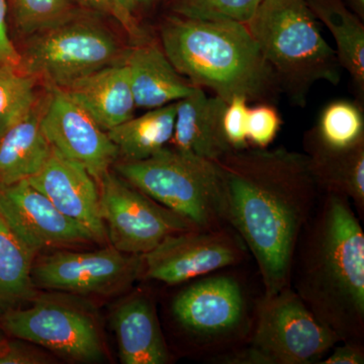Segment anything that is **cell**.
I'll use <instances>...</instances> for the list:
<instances>
[{
	"label": "cell",
	"instance_id": "1",
	"mask_svg": "<svg viewBox=\"0 0 364 364\" xmlns=\"http://www.w3.org/2000/svg\"><path fill=\"white\" fill-rule=\"evenodd\" d=\"M228 223L252 254L269 296L289 286L299 236L318 203L306 154L284 147L231 151L215 160Z\"/></svg>",
	"mask_w": 364,
	"mask_h": 364
},
{
	"label": "cell",
	"instance_id": "2",
	"mask_svg": "<svg viewBox=\"0 0 364 364\" xmlns=\"http://www.w3.org/2000/svg\"><path fill=\"white\" fill-rule=\"evenodd\" d=\"M289 287L340 342L364 339V233L350 200L324 193L306 223Z\"/></svg>",
	"mask_w": 364,
	"mask_h": 364
},
{
	"label": "cell",
	"instance_id": "3",
	"mask_svg": "<svg viewBox=\"0 0 364 364\" xmlns=\"http://www.w3.org/2000/svg\"><path fill=\"white\" fill-rule=\"evenodd\" d=\"M160 41L183 77L227 104L235 95L272 104L282 91L246 23L173 14L162 21Z\"/></svg>",
	"mask_w": 364,
	"mask_h": 364
},
{
	"label": "cell",
	"instance_id": "4",
	"mask_svg": "<svg viewBox=\"0 0 364 364\" xmlns=\"http://www.w3.org/2000/svg\"><path fill=\"white\" fill-rule=\"evenodd\" d=\"M246 26L280 90L294 105L305 107L317 81L340 82L336 51L326 42L305 0H262Z\"/></svg>",
	"mask_w": 364,
	"mask_h": 364
},
{
	"label": "cell",
	"instance_id": "5",
	"mask_svg": "<svg viewBox=\"0 0 364 364\" xmlns=\"http://www.w3.org/2000/svg\"><path fill=\"white\" fill-rule=\"evenodd\" d=\"M112 170L160 205L200 230L230 226L219 165L172 147L141 161H117Z\"/></svg>",
	"mask_w": 364,
	"mask_h": 364
},
{
	"label": "cell",
	"instance_id": "6",
	"mask_svg": "<svg viewBox=\"0 0 364 364\" xmlns=\"http://www.w3.org/2000/svg\"><path fill=\"white\" fill-rule=\"evenodd\" d=\"M337 335L309 310L291 287L261 298L247 344L213 358L227 364H312L325 358Z\"/></svg>",
	"mask_w": 364,
	"mask_h": 364
},
{
	"label": "cell",
	"instance_id": "7",
	"mask_svg": "<svg viewBox=\"0 0 364 364\" xmlns=\"http://www.w3.org/2000/svg\"><path fill=\"white\" fill-rule=\"evenodd\" d=\"M21 70L49 87L65 88L112 64L123 62V49L112 31L100 21L78 14L26 38Z\"/></svg>",
	"mask_w": 364,
	"mask_h": 364
},
{
	"label": "cell",
	"instance_id": "8",
	"mask_svg": "<svg viewBox=\"0 0 364 364\" xmlns=\"http://www.w3.org/2000/svg\"><path fill=\"white\" fill-rule=\"evenodd\" d=\"M191 282L172 299L171 315L179 329L205 353L210 352V359L240 347L253 325L240 282L215 272Z\"/></svg>",
	"mask_w": 364,
	"mask_h": 364
},
{
	"label": "cell",
	"instance_id": "9",
	"mask_svg": "<svg viewBox=\"0 0 364 364\" xmlns=\"http://www.w3.org/2000/svg\"><path fill=\"white\" fill-rule=\"evenodd\" d=\"M107 241L117 250L145 255L171 235L198 229L111 170L98 183Z\"/></svg>",
	"mask_w": 364,
	"mask_h": 364
},
{
	"label": "cell",
	"instance_id": "10",
	"mask_svg": "<svg viewBox=\"0 0 364 364\" xmlns=\"http://www.w3.org/2000/svg\"><path fill=\"white\" fill-rule=\"evenodd\" d=\"M247 247L231 226L189 230L167 237L143 256L142 277L168 286L240 264Z\"/></svg>",
	"mask_w": 364,
	"mask_h": 364
},
{
	"label": "cell",
	"instance_id": "11",
	"mask_svg": "<svg viewBox=\"0 0 364 364\" xmlns=\"http://www.w3.org/2000/svg\"><path fill=\"white\" fill-rule=\"evenodd\" d=\"M0 324L14 338L40 345L66 358L92 363L104 358L95 320L59 301L41 299L30 308L6 311Z\"/></svg>",
	"mask_w": 364,
	"mask_h": 364
},
{
	"label": "cell",
	"instance_id": "12",
	"mask_svg": "<svg viewBox=\"0 0 364 364\" xmlns=\"http://www.w3.org/2000/svg\"><path fill=\"white\" fill-rule=\"evenodd\" d=\"M143 256L109 247L88 252L59 251L33 265V284L74 294H111L142 277Z\"/></svg>",
	"mask_w": 364,
	"mask_h": 364
},
{
	"label": "cell",
	"instance_id": "13",
	"mask_svg": "<svg viewBox=\"0 0 364 364\" xmlns=\"http://www.w3.org/2000/svg\"><path fill=\"white\" fill-rule=\"evenodd\" d=\"M42 129L53 149L77 163L100 183L119 160V151L107 132L61 88L49 87Z\"/></svg>",
	"mask_w": 364,
	"mask_h": 364
},
{
	"label": "cell",
	"instance_id": "14",
	"mask_svg": "<svg viewBox=\"0 0 364 364\" xmlns=\"http://www.w3.org/2000/svg\"><path fill=\"white\" fill-rule=\"evenodd\" d=\"M0 215L35 255L97 243L90 231L62 214L28 181L0 188Z\"/></svg>",
	"mask_w": 364,
	"mask_h": 364
},
{
	"label": "cell",
	"instance_id": "15",
	"mask_svg": "<svg viewBox=\"0 0 364 364\" xmlns=\"http://www.w3.org/2000/svg\"><path fill=\"white\" fill-rule=\"evenodd\" d=\"M26 181L62 214L90 231L97 243L107 241L100 214V188L87 170L53 149L44 167Z\"/></svg>",
	"mask_w": 364,
	"mask_h": 364
},
{
	"label": "cell",
	"instance_id": "16",
	"mask_svg": "<svg viewBox=\"0 0 364 364\" xmlns=\"http://www.w3.org/2000/svg\"><path fill=\"white\" fill-rule=\"evenodd\" d=\"M226 105L222 98L210 97L196 86L191 95L176 102L171 147L213 161L233 151L223 130Z\"/></svg>",
	"mask_w": 364,
	"mask_h": 364
},
{
	"label": "cell",
	"instance_id": "17",
	"mask_svg": "<svg viewBox=\"0 0 364 364\" xmlns=\"http://www.w3.org/2000/svg\"><path fill=\"white\" fill-rule=\"evenodd\" d=\"M124 62L130 73L136 109L149 111L173 104L196 87L174 68L161 46L149 41H138L127 49Z\"/></svg>",
	"mask_w": 364,
	"mask_h": 364
},
{
	"label": "cell",
	"instance_id": "18",
	"mask_svg": "<svg viewBox=\"0 0 364 364\" xmlns=\"http://www.w3.org/2000/svg\"><path fill=\"white\" fill-rule=\"evenodd\" d=\"M63 90L105 132L135 114L130 73L124 61L79 79Z\"/></svg>",
	"mask_w": 364,
	"mask_h": 364
},
{
	"label": "cell",
	"instance_id": "19",
	"mask_svg": "<svg viewBox=\"0 0 364 364\" xmlns=\"http://www.w3.org/2000/svg\"><path fill=\"white\" fill-rule=\"evenodd\" d=\"M124 364H166L170 353L152 299L136 294L124 299L112 317Z\"/></svg>",
	"mask_w": 364,
	"mask_h": 364
},
{
	"label": "cell",
	"instance_id": "20",
	"mask_svg": "<svg viewBox=\"0 0 364 364\" xmlns=\"http://www.w3.org/2000/svg\"><path fill=\"white\" fill-rule=\"evenodd\" d=\"M46 102L39 100L21 121L0 136V188L36 176L53 148L42 129Z\"/></svg>",
	"mask_w": 364,
	"mask_h": 364
},
{
	"label": "cell",
	"instance_id": "21",
	"mask_svg": "<svg viewBox=\"0 0 364 364\" xmlns=\"http://www.w3.org/2000/svg\"><path fill=\"white\" fill-rule=\"evenodd\" d=\"M304 147L318 191L346 198L363 217L364 143L350 149H329L308 132Z\"/></svg>",
	"mask_w": 364,
	"mask_h": 364
},
{
	"label": "cell",
	"instance_id": "22",
	"mask_svg": "<svg viewBox=\"0 0 364 364\" xmlns=\"http://www.w3.org/2000/svg\"><path fill=\"white\" fill-rule=\"evenodd\" d=\"M176 102L149 109L107 131L119 161H141L168 146L173 136Z\"/></svg>",
	"mask_w": 364,
	"mask_h": 364
},
{
	"label": "cell",
	"instance_id": "23",
	"mask_svg": "<svg viewBox=\"0 0 364 364\" xmlns=\"http://www.w3.org/2000/svg\"><path fill=\"white\" fill-rule=\"evenodd\" d=\"M317 20L322 21L336 43L340 65L350 74L356 87L364 91V26L344 0H305Z\"/></svg>",
	"mask_w": 364,
	"mask_h": 364
},
{
	"label": "cell",
	"instance_id": "24",
	"mask_svg": "<svg viewBox=\"0 0 364 364\" xmlns=\"http://www.w3.org/2000/svg\"><path fill=\"white\" fill-rule=\"evenodd\" d=\"M35 254L0 215V309L35 296L32 270Z\"/></svg>",
	"mask_w": 364,
	"mask_h": 364
},
{
	"label": "cell",
	"instance_id": "25",
	"mask_svg": "<svg viewBox=\"0 0 364 364\" xmlns=\"http://www.w3.org/2000/svg\"><path fill=\"white\" fill-rule=\"evenodd\" d=\"M309 134L324 147L350 149L364 143L363 107L350 100H335L321 112L317 126Z\"/></svg>",
	"mask_w": 364,
	"mask_h": 364
},
{
	"label": "cell",
	"instance_id": "26",
	"mask_svg": "<svg viewBox=\"0 0 364 364\" xmlns=\"http://www.w3.org/2000/svg\"><path fill=\"white\" fill-rule=\"evenodd\" d=\"M9 21L28 38L79 14L73 0H6Z\"/></svg>",
	"mask_w": 364,
	"mask_h": 364
},
{
	"label": "cell",
	"instance_id": "27",
	"mask_svg": "<svg viewBox=\"0 0 364 364\" xmlns=\"http://www.w3.org/2000/svg\"><path fill=\"white\" fill-rule=\"evenodd\" d=\"M39 82L21 69L0 67V136L21 121L39 102Z\"/></svg>",
	"mask_w": 364,
	"mask_h": 364
},
{
	"label": "cell",
	"instance_id": "28",
	"mask_svg": "<svg viewBox=\"0 0 364 364\" xmlns=\"http://www.w3.org/2000/svg\"><path fill=\"white\" fill-rule=\"evenodd\" d=\"M262 0H171L174 14L247 23Z\"/></svg>",
	"mask_w": 364,
	"mask_h": 364
},
{
	"label": "cell",
	"instance_id": "29",
	"mask_svg": "<svg viewBox=\"0 0 364 364\" xmlns=\"http://www.w3.org/2000/svg\"><path fill=\"white\" fill-rule=\"evenodd\" d=\"M279 111L268 102L249 107L247 140L251 148L265 149L272 144L282 128Z\"/></svg>",
	"mask_w": 364,
	"mask_h": 364
},
{
	"label": "cell",
	"instance_id": "30",
	"mask_svg": "<svg viewBox=\"0 0 364 364\" xmlns=\"http://www.w3.org/2000/svg\"><path fill=\"white\" fill-rule=\"evenodd\" d=\"M249 100L243 95H235L228 102L223 116V130L233 151L251 148L247 140Z\"/></svg>",
	"mask_w": 364,
	"mask_h": 364
},
{
	"label": "cell",
	"instance_id": "31",
	"mask_svg": "<svg viewBox=\"0 0 364 364\" xmlns=\"http://www.w3.org/2000/svg\"><path fill=\"white\" fill-rule=\"evenodd\" d=\"M23 340L9 339L0 335V364H43L50 363V359L33 348L23 343Z\"/></svg>",
	"mask_w": 364,
	"mask_h": 364
},
{
	"label": "cell",
	"instance_id": "32",
	"mask_svg": "<svg viewBox=\"0 0 364 364\" xmlns=\"http://www.w3.org/2000/svg\"><path fill=\"white\" fill-rule=\"evenodd\" d=\"M6 0H0V67L21 69V55L9 33Z\"/></svg>",
	"mask_w": 364,
	"mask_h": 364
},
{
	"label": "cell",
	"instance_id": "33",
	"mask_svg": "<svg viewBox=\"0 0 364 364\" xmlns=\"http://www.w3.org/2000/svg\"><path fill=\"white\" fill-rule=\"evenodd\" d=\"M114 11V20L136 41L144 40L142 30L139 28L135 18V11L138 9V0H112Z\"/></svg>",
	"mask_w": 364,
	"mask_h": 364
},
{
	"label": "cell",
	"instance_id": "34",
	"mask_svg": "<svg viewBox=\"0 0 364 364\" xmlns=\"http://www.w3.org/2000/svg\"><path fill=\"white\" fill-rule=\"evenodd\" d=\"M332 353L321 360V364H363L364 346L355 342H342L340 346L333 347Z\"/></svg>",
	"mask_w": 364,
	"mask_h": 364
},
{
	"label": "cell",
	"instance_id": "35",
	"mask_svg": "<svg viewBox=\"0 0 364 364\" xmlns=\"http://www.w3.org/2000/svg\"><path fill=\"white\" fill-rule=\"evenodd\" d=\"M82 9L98 14H105L114 18V11L112 0H73Z\"/></svg>",
	"mask_w": 364,
	"mask_h": 364
},
{
	"label": "cell",
	"instance_id": "36",
	"mask_svg": "<svg viewBox=\"0 0 364 364\" xmlns=\"http://www.w3.org/2000/svg\"><path fill=\"white\" fill-rule=\"evenodd\" d=\"M351 6L353 7L354 13L358 14L363 20L364 18V0H349Z\"/></svg>",
	"mask_w": 364,
	"mask_h": 364
},
{
	"label": "cell",
	"instance_id": "37",
	"mask_svg": "<svg viewBox=\"0 0 364 364\" xmlns=\"http://www.w3.org/2000/svg\"><path fill=\"white\" fill-rule=\"evenodd\" d=\"M157 1L159 0H138V6L148 7L156 4Z\"/></svg>",
	"mask_w": 364,
	"mask_h": 364
}]
</instances>
